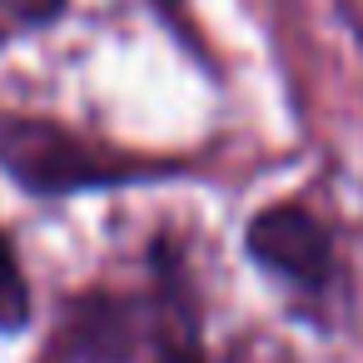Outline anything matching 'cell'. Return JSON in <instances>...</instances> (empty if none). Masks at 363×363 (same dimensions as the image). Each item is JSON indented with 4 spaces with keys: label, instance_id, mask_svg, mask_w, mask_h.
<instances>
[{
    "label": "cell",
    "instance_id": "6da1fadb",
    "mask_svg": "<svg viewBox=\"0 0 363 363\" xmlns=\"http://www.w3.org/2000/svg\"><path fill=\"white\" fill-rule=\"evenodd\" d=\"M184 169L189 164H179V160L110 150L95 135H80L70 125L40 120V115H0V174L35 199L100 194V189L169 179Z\"/></svg>",
    "mask_w": 363,
    "mask_h": 363
},
{
    "label": "cell",
    "instance_id": "7a4b0ae2",
    "mask_svg": "<svg viewBox=\"0 0 363 363\" xmlns=\"http://www.w3.org/2000/svg\"><path fill=\"white\" fill-rule=\"evenodd\" d=\"M244 254L279 284L298 289V294H328L338 279V249H333V229L298 199L284 204H264L249 224H244Z\"/></svg>",
    "mask_w": 363,
    "mask_h": 363
},
{
    "label": "cell",
    "instance_id": "3957f363",
    "mask_svg": "<svg viewBox=\"0 0 363 363\" xmlns=\"http://www.w3.org/2000/svg\"><path fill=\"white\" fill-rule=\"evenodd\" d=\"M35 318V298H30V279L21 269L16 239L0 229V333H26Z\"/></svg>",
    "mask_w": 363,
    "mask_h": 363
},
{
    "label": "cell",
    "instance_id": "277c9868",
    "mask_svg": "<svg viewBox=\"0 0 363 363\" xmlns=\"http://www.w3.org/2000/svg\"><path fill=\"white\" fill-rule=\"evenodd\" d=\"M145 363H209V348H204V338H199V318L169 328V333L155 343V353H150Z\"/></svg>",
    "mask_w": 363,
    "mask_h": 363
},
{
    "label": "cell",
    "instance_id": "5b68a950",
    "mask_svg": "<svg viewBox=\"0 0 363 363\" xmlns=\"http://www.w3.org/2000/svg\"><path fill=\"white\" fill-rule=\"evenodd\" d=\"M0 16H6V30H35L65 16V0H0Z\"/></svg>",
    "mask_w": 363,
    "mask_h": 363
}]
</instances>
